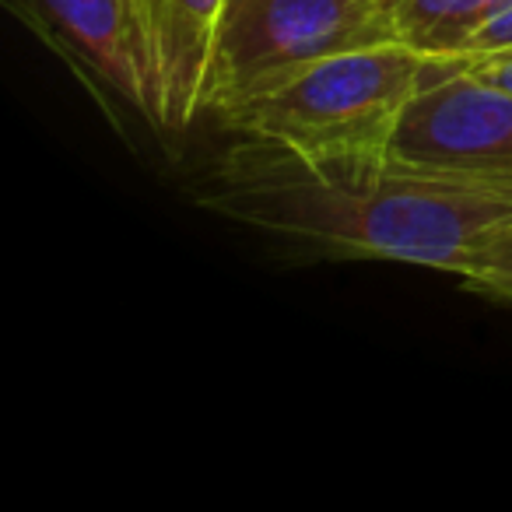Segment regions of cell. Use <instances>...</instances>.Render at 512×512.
Instances as JSON below:
<instances>
[{
    "instance_id": "1",
    "label": "cell",
    "mask_w": 512,
    "mask_h": 512,
    "mask_svg": "<svg viewBox=\"0 0 512 512\" xmlns=\"http://www.w3.org/2000/svg\"><path fill=\"white\" fill-rule=\"evenodd\" d=\"M204 204L330 253L463 278L484 232L512 214V183L432 169L397 151L302 158L281 144L242 137L214 169Z\"/></svg>"
},
{
    "instance_id": "2",
    "label": "cell",
    "mask_w": 512,
    "mask_h": 512,
    "mask_svg": "<svg viewBox=\"0 0 512 512\" xmlns=\"http://www.w3.org/2000/svg\"><path fill=\"white\" fill-rule=\"evenodd\" d=\"M428 57L404 43L320 60L271 95L218 113L242 137L281 144L302 158L393 151L407 106L425 88Z\"/></svg>"
},
{
    "instance_id": "3",
    "label": "cell",
    "mask_w": 512,
    "mask_h": 512,
    "mask_svg": "<svg viewBox=\"0 0 512 512\" xmlns=\"http://www.w3.org/2000/svg\"><path fill=\"white\" fill-rule=\"evenodd\" d=\"M397 43L390 0H228L214 46L207 109L271 95L320 60Z\"/></svg>"
},
{
    "instance_id": "4",
    "label": "cell",
    "mask_w": 512,
    "mask_h": 512,
    "mask_svg": "<svg viewBox=\"0 0 512 512\" xmlns=\"http://www.w3.org/2000/svg\"><path fill=\"white\" fill-rule=\"evenodd\" d=\"M393 151L407 162L512 183V92L477 78L463 57H428Z\"/></svg>"
},
{
    "instance_id": "5",
    "label": "cell",
    "mask_w": 512,
    "mask_h": 512,
    "mask_svg": "<svg viewBox=\"0 0 512 512\" xmlns=\"http://www.w3.org/2000/svg\"><path fill=\"white\" fill-rule=\"evenodd\" d=\"M32 18L67 53L88 64L127 106L158 127V102L151 85L148 46H144L137 0H25Z\"/></svg>"
},
{
    "instance_id": "6",
    "label": "cell",
    "mask_w": 512,
    "mask_h": 512,
    "mask_svg": "<svg viewBox=\"0 0 512 512\" xmlns=\"http://www.w3.org/2000/svg\"><path fill=\"white\" fill-rule=\"evenodd\" d=\"M228 0H137L158 130H186L207 109L214 46Z\"/></svg>"
},
{
    "instance_id": "7",
    "label": "cell",
    "mask_w": 512,
    "mask_h": 512,
    "mask_svg": "<svg viewBox=\"0 0 512 512\" xmlns=\"http://www.w3.org/2000/svg\"><path fill=\"white\" fill-rule=\"evenodd\" d=\"M397 43L421 57H467L470 39L491 15V0H390Z\"/></svg>"
},
{
    "instance_id": "8",
    "label": "cell",
    "mask_w": 512,
    "mask_h": 512,
    "mask_svg": "<svg viewBox=\"0 0 512 512\" xmlns=\"http://www.w3.org/2000/svg\"><path fill=\"white\" fill-rule=\"evenodd\" d=\"M470 292L491 295L512 306V214L491 225L470 256V271L463 274Z\"/></svg>"
},
{
    "instance_id": "9",
    "label": "cell",
    "mask_w": 512,
    "mask_h": 512,
    "mask_svg": "<svg viewBox=\"0 0 512 512\" xmlns=\"http://www.w3.org/2000/svg\"><path fill=\"white\" fill-rule=\"evenodd\" d=\"M491 53H512V4L495 11L470 39L467 57H491Z\"/></svg>"
},
{
    "instance_id": "10",
    "label": "cell",
    "mask_w": 512,
    "mask_h": 512,
    "mask_svg": "<svg viewBox=\"0 0 512 512\" xmlns=\"http://www.w3.org/2000/svg\"><path fill=\"white\" fill-rule=\"evenodd\" d=\"M463 67L477 78L491 81L512 92V53H491V57H463Z\"/></svg>"
}]
</instances>
